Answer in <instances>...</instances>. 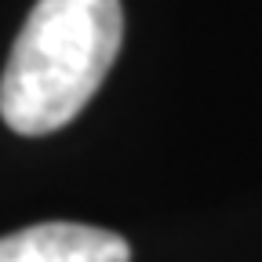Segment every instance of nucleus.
Returning a JSON list of instances; mask_svg holds the SVG:
<instances>
[{"label": "nucleus", "mask_w": 262, "mask_h": 262, "mask_svg": "<svg viewBox=\"0 0 262 262\" xmlns=\"http://www.w3.org/2000/svg\"><path fill=\"white\" fill-rule=\"evenodd\" d=\"M120 0H37L0 77V117L18 135L66 127L120 51Z\"/></svg>", "instance_id": "1"}, {"label": "nucleus", "mask_w": 262, "mask_h": 262, "mask_svg": "<svg viewBox=\"0 0 262 262\" xmlns=\"http://www.w3.org/2000/svg\"><path fill=\"white\" fill-rule=\"evenodd\" d=\"M0 262H131V248L113 229L40 222L0 237Z\"/></svg>", "instance_id": "2"}]
</instances>
